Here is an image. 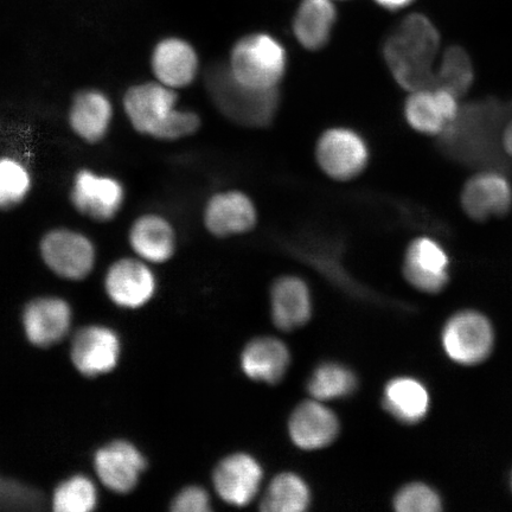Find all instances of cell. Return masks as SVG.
<instances>
[{
  "instance_id": "obj_1",
  "label": "cell",
  "mask_w": 512,
  "mask_h": 512,
  "mask_svg": "<svg viewBox=\"0 0 512 512\" xmlns=\"http://www.w3.org/2000/svg\"><path fill=\"white\" fill-rule=\"evenodd\" d=\"M511 117L512 104L492 96L467 102L437 137L438 149L453 162L470 168L510 169L504 157L502 134Z\"/></svg>"
},
{
  "instance_id": "obj_2",
  "label": "cell",
  "mask_w": 512,
  "mask_h": 512,
  "mask_svg": "<svg viewBox=\"0 0 512 512\" xmlns=\"http://www.w3.org/2000/svg\"><path fill=\"white\" fill-rule=\"evenodd\" d=\"M440 48V35L424 15L406 17L383 46V56L399 85L409 93L438 88L434 61Z\"/></svg>"
},
{
  "instance_id": "obj_3",
  "label": "cell",
  "mask_w": 512,
  "mask_h": 512,
  "mask_svg": "<svg viewBox=\"0 0 512 512\" xmlns=\"http://www.w3.org/2000/svg\"><path fill=\"white\" fill-rule=\"evenodd\" d=\"M176 89L158 81L138 83L127 89L123 105L126 117L139 134L163 142L192 136L201 118L189 110H178Z\"/></svg>"
},
{
  "instance_id": "obj_4",
  "label": "cell",
  "mask_w": 512,
  "mask_h": 512,
  "mask_svg": "<svg viewBox=\"0 0 512 512\" xmlns=\"http://www.w3.org/2000/svg\"><path fill=\"white\" fill-rule=\"evenodd\" d=\"M204 86L217 110L236 125L270 126L280 106L279 89H255L234 78L229 64L214 63L204 72Z\"/></svg>"
},
{
  "instance_id": "obj_5",
  "label": "cell",
  "mask_w": 512,
  "mask_h": 512,
  "mask_svg": "<svg viewBox=\"0 0 512 512\" xmlns=\"http://www.w3.org/2000/svg\"><path fill=\"white\" fill-rule=\"evenodd\" d=\"M229 68L242 85L277 89L286 72V51L270 35H248L235 44Z\"/></svg>"
},
{
  "instance_id": "obj_6",
  "label": "cell",
  "mask_w": 512,
  "mask_h": 512,
  "mask_svg": "<svg viewBox=\"0 0 512 512\" xmlns=\"http://www.w3.org/2000/svg\"><path fill=\"white\" fill-rule=\"evenodd\" d=\"M441 343L453 362L462 366H477L491 355L495 332L490 320L482 313L460 311L447 320Z\"/></svg>"
},
{
  "instance_id": "obj_7",
  "label": "cell",
  "mask_w": 512,
  "mask_h": 512,
  "mask_svg": "<svg viewBox=\"0 0 512 512\" xmlns=\"http://www.w3.org/2000/svg\"><path fill=\"white\" fill-rule=\"evenodd\" d=\"M317 162L335 181H351L369 163V149L360 134L349 128H331L322 134L316 147Z\"/></svg>"
},
{
  "instance_id": "obj_8",
  "label": "cell",
  "mask_w": 512,
  "mask_h": 512,
  "mask_svg": "<svg viewBox=\"0 0 512 512\" xmlns=\"http://www.w3.org/2000/svg\"><path fill=\"white\" fill-rule=\"evenodd\" d=\"M41 255L55 274L70 280L88 277L95 264V248L91 240L75 230L57 228L43 236Z\"/></svg>"
},
{
  "instance_id": "obj_9",
  "label": "cell",
  "mask_w": 512,
  "mask_h": 512,
  "mask_svg": "<svg viewBox=\"0 0 512 512\" xmlns=\"http://www.w3.org/2000/svg\"><path fill=\"white\" fill-rule=\"evenodd\" d=\"M70 201L82 216L105 223L123 208L125 188L117 178L82 169L74 177Z\"/></svg>"
},
{
  "instance_id": "obj_10",
  "label": "cell",
  "mask_w": 512,
  "mask_h": 512,
  "mask_svg": "<svg viewBox=\"0 0 512 512\" xmlns=\"http://www.w3.org/2000/svg\"><path fill=\"white\" fill-rule=\"evenodd\" d=\"M460 203L466 216L476 222L504 217L512 206L511 183L502 171H479L467 179Z\"/></svg>"
},
{
  "instance_id": "obj_11",
  "label": "cell",
  "mask_w": 512,
  "mask_h": 512,
  "mask_svg": "<svg viewBox=\"0 0 512 512\" xmlns=\"http://www.w3.org/2000/svg\"><path fill=\"white\" fill-rule=\"evenodd\" d=\"M450 258L437 241L431 238L414 240L407 249L403 275L416 290L437 294L450 279Z\"/></svg>"
},
{
  "instance_id": "obj_12",
  "label": "cell",
  "mask_w": 512,
  "mask_h": 512,
  "mask_svg": "<svg viewBox=\"0 0 512 512\" xmlns=\"http://www.w3.org/2000/svg\"><path fill=\"white\" fill-rule=\"evenodd\" d=\"M264 471L256 459L246 453L224 458L214 472V486L224 502L246 507L258 494Z\"/></svg>"
},
{
  "instance_id": "obj_13",
  "label": "cell",
  "mask_w": 512,
  "mask_h": 512,
  "mask_svg": "<svg viewBox=\"0 0 512 512\" xmlns=\"http://www.w3.org/2000/svg\"><path fill=\"white\" fill-rule=\"evenodd\" d=\"M151 69L156 81L177 91L194 83L200 72V61L190 43L169 37L153 49Z\"/></svg>"
},
{
  "instance_id": "obj_14",
  "label": "cell",
  "mask_w": 512,
  "mask_h": 512,
  "mask_svg": "<svg viewBox=\"0 0 512 512\" xmlns=\"http://www.w3.org/2000/svg\"><path fill=\"white\" fill-rule=\"evenodd\" d=\"M156 279L140 259H121L111 266L106 275V291L115 304L137 309L152 298Z\"/></svg>"
},
{
  "instance_id": "obj_15",
  "label": "cell",
  "mask_w": 512,
  "mask_h": 512,
  "mask_svg": "<svg viewBox=\"0 0 512 512\" xmlns=\"http://www.w3.org/2000/svg\"><path fill=\"white\" fill-rule=\"evenodd\" d=\"M458 98L444 88L411 93L405 105V117L416 132L438 137L457 117Z\"/></svg>"
},
{
  "instance_id": "obj_16",
  "label": "cell",
  "mask_w": 512,
  "mask_h": 512,
  "mask_svg": "<svg viewBox=\"0 0 512 512\" xmlns=\"http://www.w3.org/2000/svg\"><path fill=\"white\" fill-rule=\"evenodd\" d=\"M288 432L299 448L315 451L334 443L339 433V421L322 401L309 400L294 409Z\"/></svg>"
},
{
  "instance_id": "obj_17",
  "label": "cell",
  "mask_w": 512,
  "mask_h": 512,
  "mask_svg": "<svg viewBox=\"0 0 512 512\" xmlns=\"http://www.w3.org/2000/svg\"><path fill=\"white\" fill-rule=\"evenodd\" d=\"M120 344L113 331L88 326L76 334L72 344L74 366L85 376H99L117 366Z\"/></svg>"
},
{
  "instance_id": "obj_18",
  "label": "cell",
  "mask_w": 512,
  "mask_h": 512,
  "mask_svg": "<svg viewBox=\"0 0 512 512\" xmlns=\"http://www.w3.org/2000/svg\"><path fill=\"white\" fill-rule=\"evenodd\" d=\"M145 466L142 454L126 441H115L101 448L95 456V470L102 484L118 494H127L136 488Z\"/></svg>"
},
{
  "instance_id": "obj_19",
  "label": "cell",
  "mask_w": 512,
  "mask_h": 512,
  "mask_svg": "<svg viewBox=\"0 0 512 512\" xmlns=\"http://www.w3.org/2000/svg\"><path fill=\"white\" fill-rule=\"evenodd\" d=\"M113 106L107 94L88 88L74 95L69 108L68 123L83 142L99 144L110 131Z\"/></svg>"
},
{
  "instance_id": "obj_20",
  "label": "cell",
  "mask_w": 512,
  "mask_h": 512,
  "mask_svg": "<svg viewBox=\"0 0 512 512\" xmlns=\"http://www.w3.org/2000/svg\"><path fill=\"white\" fill-rule=\"evenodd\" d=\"M256 223L251 198L240 191L220 192L210 198L204 210V224L217 238L245 234Z\"/></svg>"
},
{
  "instance_id": "obj_21",
  "label": "cell",
  "mask_w": 512,
  "mask_h": 512,
  "mask_svg": "<svg viewBox=\"0 0 512 512\" xmlns=\"http://www.w3.org/2000/svg\"><path fill=\"white\" fill-rule=\"evenodd\" d=\"M70 323H72V311L61 299H37L24 311L25 334L37 347L47 348L59 343L67 335Z\"/></svg>"
},
{
  "instance_id": "obj_22",
  "label": "cell",
  "mask_w": 512,
  "mask_h": 512,
  "mask_svg": "<svg viewBox=\"0 0 512 512\" xmlns=\"http://www.w3.org/2000/svg\"><path fill=\"white\" fill-rule=\"evenodd\" d=\"M128 240L139 259L151 264H163L175 254V229L166 217L159 214L139 216L132 224Z\"/></svg>"
},
{
  "instance_id": "obj_23",
  "label": "cell",
  "mask_w": 512,
  "mask_h": 512,
  "mask_svg": "<svg viewBox=\"0 0 512 512\" xmlns=\"http://www.w3.org/2000/svg\"><path fill=\"white\" fill-rule=\"evenodd\" d=\"M271 305L274 325L284 331L302 328L312 315L309 288L297 277H283L275 281Z\"/></svg>"
},
{
  "instance_id": "obj_24",
  "label": "cell",
  "mask_w": 512,
  "mask_h": 512,
  "mask_svg": "<svg viewBox=\"0 0 512 512\" xmlns=\"http://www.w3.org/2000/svg\"><path fill=\"white\" fill-rule=\"evenodd\" d=\"M290 362L286 345L273 337L253 339L241 355L243 373L249 379L270 384L283 380Z\"/></svg>"
},
{
  "instance_id": "obj_25",
  "label": "cell",
  "mask_w": 512,
  "mask_h": 512,
  "mask_svg": "<svg viewBox=\"0 0 512 512\" xmlns=\"http://www.w3.org/2000/svg\"><path fill=\"white\" fill-rule=\"evenodd\" d=\"M383 406L403 424H418L430 409V394L420 381L412 377H398L384 388Z\"/></svg>"
},
{
  "instance_id": "obj_26",
  "label": "cell",
  "mask_w": 512,
  "mask_h": 512,
  "mask_svg": "<svg viewBox=\"0 0 512 512\" xmlns=\"http://www.w3.org/2000/svg\"><path fill=\"white\" fill-rule=\"evenodd\" d=\"M335 22L336 9L330 0H304L294 17V35L304 48L319 50L329 42Z\"/></svg>"
},
{
  "instance_id": "obj_27",
  "label": "cell",
  "mask_w": 512,
  "mask_h": 512,
  "mask_svg": "<svg viewBox=\"0 0 512 512\" xmlns=\"http://www.w3.org/2000/svg\"><path fill=\"white\" fill-rule=\"evenodd\" d=\"M310 503V489L303 478L294 473H280L268 485L260 508L265 512H302Z\"/></svg>"
},
{
  "instance_id": "obj_28",
  "label": "cell",
  "mask_w": 512,
  "mask_h": 512,
  "mask_svg": "<svg viewBox=\"0 0 512 512\" xmlns=\"http://www.w3.org/2000/svg\"><path fill=\"white\" fill-rule=\"evenodd\" d=\"M438 88H444L456 98L469 93L475 81V68L467 51L459 46L447 48L437 69Z\"/></svg>"
},
{
  "instance_id": "obj_29",
  "label": "cell",
  "mask_w": 512,
  "mask_h": 512,
  "mask_svg": "<svg viewBox=\"0 0 512 512\" xmlns=\"http://www.w3.org/2000/svg\"><path fill=\"white\" fill-rule=\"evenodd\" d=\"M357 387L354 373L338 363H324L311 376L307 390L313 399L328 401L345 398Z\"/></svg>"
},
{
  "instance_id": "obj_30",
  "label": "cell",
  "mask_w": 512,
  "mask_h": 512,
  "mask_svg": "<svg viewBox=\"0 0 512 512\" xmlns=\"http://www.w3.org/2000/svg\"><path fill=\"white\" fill-rule=\"evenodd\" d=\"M30 172L18 160L0 157V210H11L25 201L30 194Z\"/></svg>"
},
{
  "instance_id": "obj_31",
  "label": "cell",
  "mask_w": 512,
  "mask_h": 512,
  "mask_svg": "<svg viewBox=\"0 0 512 512\" xmlns=\"http://www.w3.org/2000/svg\"><path fill=\"white\" fill-rule=\"evenodd\" d=\"M98 494L91 479L75 476L57 486L53 508L57 512H89L95 509Z\"/></svg>"
},
{
  "instance_id": "obj_32",
  "label": "cell",
  "mask_w": 512,
  "mask_h": 512,
  "mask_svg": "<svg viewBox=\"0 0 512 512\" xmlns=\"http://www.w3.org/2000/svg\"><path fill=\"white\" fill-rule=\"evenodd\" d=\"M394 508L399 512H438L443 509V502L431 486L412 483L396 494Z\"/></svg>"
},
{
  "instance_id": "obj_33",
  "label": "cell",
  "mask_w": 512,
  "mask_h": 512,
  "mask_svg": "<svg viewBox=\"0 0 512 512\" xmlns=\"http://www.w3.org/2000/svg\"><path fill=\"white\" fill-rule=\"evenodd\" d=\"M43 504V496L37 490L0 478V511H38Z\"/></svg>"
},
{
  "instance_id": "obj_34",
  "label": "cell",
  "mask_w": 512,
  "mask_h": 512,
  "mask_svg": "<svg viewBox=\"0 0 512 512\" xmlns=\"http://www.w3.org/2000/svg\"><path fill=\"white\" fill-rule=\"evenodd\" d=\"M171 509L176 512H207L210 510V498L206 490L198 486H189L179 492L172 502Z\"/></svg>"
},
{
  "instance_id": "obj_35",
  "label": "cell",
  "mask_w": 512,
  "mask_h": 512,
  "mask_svg": "<svg viewBox=\"0 0 512 512\" xmlns=\"http://www.w3.org/2000/svg\"><path fill=\"white\" fill-rule=\"evenodd\" d=\"M502 147L505 153V156L512 159V117L508 120V123L505 124L503 134H502Z\"/></svg>"
},
{
  "instance_id": "obj_36",
  "label": "cell",
  "mask_w": 512,
  "mask_h": 512,
  "mask_svg": "<svg viewBox=\"0 0 512 512\" xmlns=\"http://www.w3.org/2000/svg\"><path fill=\"white\" fill-rule=\"evenodd\" d=\"M375 2L381 5L384 9L395 11L407 8V6L411 5L414 0H375Z\"/></svg>"
},
{
  "instance_id": "obj_37",
  "label": "cell",
  "mask_w": 512,
  "mask_h": 512,
  "mask_svg": "<svg viewBox=\"0 0 512 512\" xmlns=\"http://www.w3.org/2000/svg\"><path fill=\"white\" fill-rule=\"evenodd\" d=\"M511 484H512V482H511Z\"/></svg>"
}]
</instances>
